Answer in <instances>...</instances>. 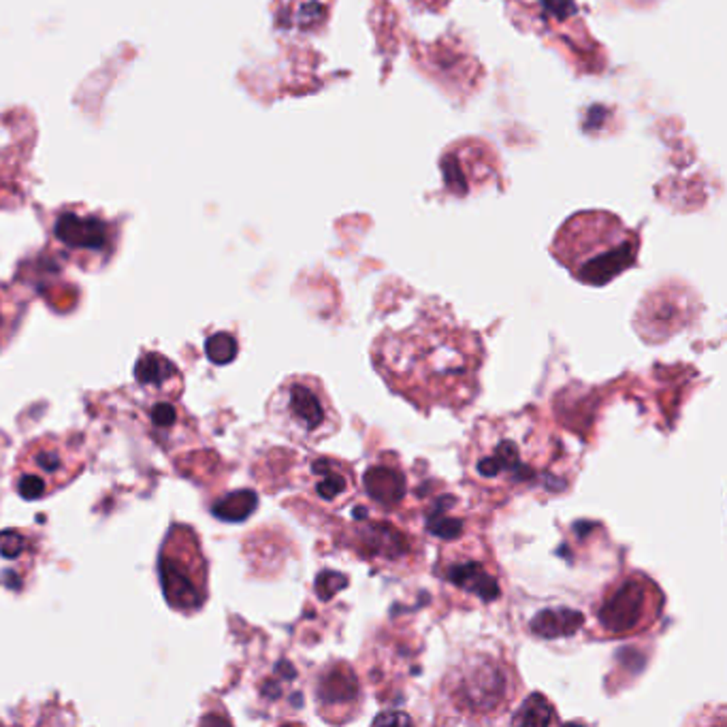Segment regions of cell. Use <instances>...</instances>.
<instances>
[{
    "mask_svg": "<svg viewBox=\"0 0 727 727\" xmlns=\"http://www.w3.org/2000/svg\"><path fill=\"white\" fill-rule=\"evenodd\" d=\"M485 348L465 326L422 318L386 331L373 344V365L386 384L419 408H463L478 395Z\"/></svg>",
    "mask_w": 727,
    "mask_h": 727,
    "instance_id": "obj_1",
    "label": "cell"
},
{
    "mask_svg": "<svg viewBox=\"0 0 727 727\" xmlns=\"http://www.w3.org/2000/svg\"><path fill=\"white\" fill-rule=\"evenodd\" d=\"M562 457V439L525 410L476 422L463 461L476 485L512 496L540 486Z\"/></svg>",
    "mask_w": 727,
    "mask_h": 727,
    "instance_id": "obj_2",
    "label": "cell"
},
{
    "mask_svg": "<svg viewBox=\"0 0 727 727\" xmlns=\"http://www.w3.org/2000/svg\"><path fill=\"white\" fill-rule=\"evenodd\" d=\"M640 237L608 212H581L552 241V254L578 282L604 286L636 265Z\"/></svg>",
    "mask_w": 727,
    "mask_h": 727,
    "instance_id": "obj_3",
    "label": "cell"
},
{
    "mask_svg": "<svg viewBox=\"0 0 727 727\" xmlns=\"http://www.w3.org/2000/svg\"><path fill=\"white\" fill-rule=\"evenodd\" d=\"M518 676L510 661L493 651H469L457 659L438 687L446 723H493L518 695Z\"/></svg>",
    "mask_w": 727,
    "mask_h": 727,
    "instance_id": "obj_4",
    "label": "cell"
},
{
    "mask_svg": "<svg viewBox=\"0 0 727 727\" xmlns=\"http://www.w3.org/2000/svg\"><path fill=\"white\" fill-rule=\"evenodd\" d=\"M267 416L279 433L307 446L323 442L339 429V414L331 397L312 375L284 380L267 403Z\"/></svg>",
    "mask_w": 727,
    "mask_h": 727,
    "instance_id": "obj_5",
    "label": "cell"
},
{
    "mask_svg": "<svg viewBox=\"0 0 727 727\" xmlns=\"http://www.w3.org/2000/svg\"><path fill=\"white\" fill-rule=\"evenodd\" d=\"M207 570L199 533L184 523H173L158 552V578L166 604L182 615L199 612L210 587Z\"/></svg>",
    "mask_w": 727,
    "mask_h": 727,
    "instance_id": "obj_6",
    "label": "cell"
},
{
    "mask_svg": "<svg viewBox=\"0 0 727 727\" xmlns=\"http://www.w3.org/2000/svg\"><path fill=\"white\" fill-rule=\"evenodd\" d=\"M86 465L81 435H43L24 446L17 457L14 485L24 499H43L67 486Z\"/></svg>",
    "mask_w": 727,
    "mask_h": 727,
    "instance_id": "obj_7",
    "label": "cell"
},
{
    "mask_svg": "<svg viewBox=\"0 0 727 727\" xmlns=\"http://www.w3.org/2000/svg\"><path fill=\"white\" fill-rule=\"evenodd\" d=\"M661 606V589L647 574L634 571L608 589L595 608V618L608 636H631L655 625Z\"/></svg>",
    "mask_w": 727,
    "mask_h": 727,
    "instance_id": "obj_8",
    "label": "cell"
},
{
    "mask_svg": "<svg viewBox=\"0 0 727 727\" xmlns=\"http://www.w3.org/2000/svg\"><path fill=\"white\" fill-rule=\"evenodd\" d=\"M316 704L331 723H345L356 717L363 704L361 683L345 661H331L316 681Z\"/></svg>",
    "mask_w": 727,
    "mask_h": 727,
    "instance_id": "obj_9",
    "label": "cell"
},
{
    "mask_svg": "<svg viewBox=\"0 0 727 727\" xmlns=\"http://www.w3.org/2000/svg\"><path fill=\"white\" fill-rule=\"evenodd\" d=\"M694 316L691 295L681 288H657L637 309L636 326L648 342L667 339L675 331H681Z\"/></svg>",
    "mask_w": 727,
    "mask_h": 727,
    "instance_id": "obj_10",
    "label": "cell"
},
{
    "mask_svg": "<svg viewBox=\"0 0 727 727\" xmlns=\"http://www.w3.org/2000/svg\"><path fill=\"white\" fill-rule=\"evenodd\" d=\"M442 576L450 585L478 595L480 600L493 601L499 598V581L496 570L486 557H472L457 552L442 563Z\"/></svg>",
    "mask_w": 727,
    "mask_h": 727,
    "instance_id": "obj_11",
    "label": "cell"
},
{
    "mask_svg": "<svg viewBox=\"0 0 727 727\" xmlns=\"http://www.w3.org/2000/svg\"><path fill=\"white\" fill-rule=\"evenodd\" d=\"M307 486L318 502L337 508L354 493V472L337 458L318 457L307 469Z\"/></svg>",
    "mask_w": 727,
    "mask_h": 727,
    "instance_id": "obj_12",
    "label": "cell"
},
{
    "mask_svg": "<svg viewBox=\"0 0 727 727\" xmlns=\"http://www.w3.org/2000/svg\"><path fill=\"white\" fill-rule=\"evenodd\" d=\"M135 380L143 391L156 399H177L182 395V373L173 361L160 353H143L135 363Z\"/></svg>",
    "mask_w": 727,
    "mask_h": 727,
    "instance_id": "obj_13",
    "label": "cell"
},
{
    "mask_svg": "<svg viewBox=\"0 0 727 727\" xmlns=\"http://www.w3.org/2000/svg\"><path fill=\"white\" fill-rule=\"evenodd\" d=\"M354 548L365 559H382L386 563H397L412 555L410 542L399 529L384 523H365L353 532Z\"/></svg>",
    "mask_w": 727,
    "mask_h": 727,
    "instance_id": "obj_14",
    "label": "cell"
},
{
    "mask_svg": "<svg viewBox=\"0 0 727 727\" xmlns=\"http://www.w3.org/2000/svg\"><path fill=\"white\" fill-rule=\"evenodd\" d=\"M56 237L64 246L86 252H103L107 246V229L103 222L92 218H80L75 213H67L58 220Z\"/></svg>",
    "mask_w": 727,
    "mask_h": 727,
    "instance_id": "obj_15",
    "label": "cell"
},
{
    "mask_svg": "<svg viewBox=\"0 0 727 727\" xmlns=\"http://www.w3.org/2000/svg\"><path fill=\"white\" fill-rule=\"evenodd\" d=\"M365 488L373 502L384 505V508H395L405 493L403 472L389 461L373 465L365 474Z\"/></svg>",
    "mask_w": 727,
    "mask_h": 727,
    "instance_id": "obj_16",
    "label": "cell"
},
{
    "mask_svg": "<svg viewBox=\"0 0 727 727\" xmlns=\"http://www.w3.org/2000/svg\"><path fill=\"white\" fill-rule=\"evenodd\" d=\"M582 625L581 612L568 610V608H557V610H542L532 621V629L535 636L542 637H563L571 636Z\"/></svg>",
    "mask_w": 727,
    "mask_h": 727,
    "instance_id": "obj_17",
    "label": "cell"
},
{
    "mask_svg": "<svg viewBox=\"0 0 727 727\" xmlns=\"http://www.w3.org/2000/svg\"><path fill=\"white\" fill-rule=\"evenodd\" d=\"M256 493L252 491H237V493H231V496H226L216 502L213 505V515L218 518H222V521H246V518L252 515L256 510Z\"/></svg>",
    "mask_w": 727,
    "mask_h": 727,
    "instance_id": "obj_18",
    "label": "cell"
},
{
    "mask_svg": "<svg viewBox=\"0 0 727 727\" xmlns=\"http://www.w3.org/2000/svg\"><path fill=\"white\" fill-rule=\"evenodd\" d=\"M559 717L555 713V708L548 704V700L544 695L533 694L532 697H527L525 704H523L521 711H518L515 717H512V723L515 725H552L557 723Z\"/></svg>",
    "mask_w": 727,
    "mask_h": 727,
    "instance_id": "obj_19",
    "label": "cell"
},
{
    "mask_svg": "<svg viewBox=\"0 0 727 727\" xmlns=\"http://www.w3.org/2000/svg\"><path fill=\"white\" fill-rule=\"evenodd\" d=\"M150 422L158 438H171V433L184 422L182 410L173 403V399H156L150 408Z\"/></svg>",
    "mask_w": 727,
    "mask_h": 727,
    "instance_id": "obj_20",
    "label": "cell"
},
{
    "mask_svg": "<svg viewBox=\"0 0 727 727\" xmlns=\"http://www.w3.org/2000/svg\"><path fill=\"white\" fill-rule=\"evenodd\" d=\"M17 323H20V301L9 288L0 286V348L14 335Z\"/></svg>",
    "mask_w": 727,
    "mask_h": 727,
    "instance_id": "obj_21",
    "label": "cell"
},
{
    "mask_svg": "<svg viewBox=\"0 0 727 727\" xmlns=\"http://www.w3.org/2000/svg\"><path fill=\"white\" fill-rule=\"evenodd\" d=\"M237 350H240V345H237V339L231 333H213L205 342V353L216 365L231 363L237 356Z\"/></svg>",
    "mask_w": 727,
    "mask_h": 727,
    "instance_id": "obj_22",
    "label": "cell"
}]
</instances>
